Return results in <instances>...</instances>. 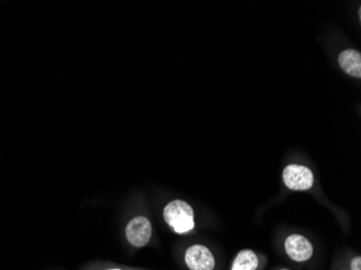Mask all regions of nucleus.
Instances as JSON below:
<instances>
[{"mask_svg": "<svg viewBox=\"0 0 361 270\" xmlns=\"http://www.w3.org/2000/svg\"><path fill=\"white\" fill-rule=\"evenodd\" d=\"M164 219L166 224L177 234H185L195 226L194 210L183 200H173L166 204L164 210Z\"/></svg>", "mask_w": 361, "mask_h": 270, "instance_id": "f257e3e1", "label": "nucleus"}, {"mask_svg": "<svg viewBox=\"0 0 361 270\" xmlns=\"http://www.w3.org/2000/svg\"><path fill=\"white\" fill-rule=\"evenodd\" d=\"M284 183L292 191H308L314 185V174L310 169L299 164H290L282 173Z\"/></svg>", "mask_w": 361, "mask_h": 270, "instance_id": "f03ea898", "label": "nucleus"}, {"mask_svg": "<svg viewBox=\"0 0 361 270\" xmlns=\"http://www.w3.org/2000/svg\"><path fill=\"white\" fill-rule=\"evenodd\" d=\"M151 224L145 217H134L127 225L126 236L131 245L142 247L149 243L151 237Z\"/></svg>", "mask_w": 361, "mask_h": 270, "instance_id": "7ed1b4c3", "label": "nucleus"}, {"mask_svg": "<svg viewBox=\"0 0 361 270\" xmlns=\"http://www.w3.org/2000/svg\"><path fill=\"white\" fill-rule=\"evenodd\" d=\"M185 262L190 270H213L215 267L212 252L201 245H192L187 249Z\"/></svg>", "mask_w": 361, "mask_h": 270, "instance_id": "20e7f679", "label": "nucleus"}, {"mask_svg": "<svg viewBox=\"0 0 361 270\" xmlns=\"http://www.w3.org/2000/svg\"><path fill=\"white\" fill-rule=\"evenodd\" d=\"M284 249L288 256L297 262H306L314 253V247L308 238L302 234H291L284 241Z\"/></svg>", "mask_w": 361, "mask_h": 270, "instance_id": "39448f33", "label": "nucleus"}, {"mask_svg": "<svg viewBox=\"0 0 361 270\" xmlns=\"http://www.w3.org/2000/svg\"><path fill=\"white\" fill-rule=\"evenodd\" d=\"M338 63L344 72L351 76L361 77V54L353 49H347L338 56Z\"/></svg>", "mask_w": 361, "mask_h": 270, "instance_id": "423d86ee", "label": "nucleus"}, {"mask_svg": "<svg viewBox=\"0 0 361 270\" xmlns=\"http://www.w3.org/2000/svg\"><path fill=\"white\" fill-rule=\"evenodd\" d=\"M259 264V258L253 251L242 250L234 260L231 270H256Z\"/></svg>", "mask_w": 361, "mask_h": 270, "instance_id": "0eeeda50", "label": "nucleus"}, {"mask_svg": "<svg viewBox=\"0 0 361 270\" xmlns=\"http://www.w3.org/2000/svg\"><path fill=\"white\" fill-rule=\"evenodd\" d=\"M351 270H361V258L360 256H357V258H353V262H351Z\"/></svg>", "mask_w": 361, "mask_h": 270, "instance_id": "6e6552de", "label": "nucleus"}, {"mask_svg": "<svg viewBox=\"0 0 361 270\" xmlns=\"http://www.w3.org/2000/svg\"><path fill=\"white\" fill-rule=\"evenodd\" d=\"M110 270H121V269H110Z\"/></svg>", "mask_w": 361, "mask_h": 270, "instance_id": "1a4fd4ad", "label": "nucleus"}, {"mask_svg": "<svg viewBox=\"0 0 361 270\" xmlns=\"http://www.w3.org/2000/svg\"><path fill=\"white\" fill-rule=\"evenodd\" d=\"M282 270H289V269H282Z\"/></svg>", "mask_w": 361, "mask_h": 270, "instance_id": "9d476101", "label": "nucleus"}]
</instances>
